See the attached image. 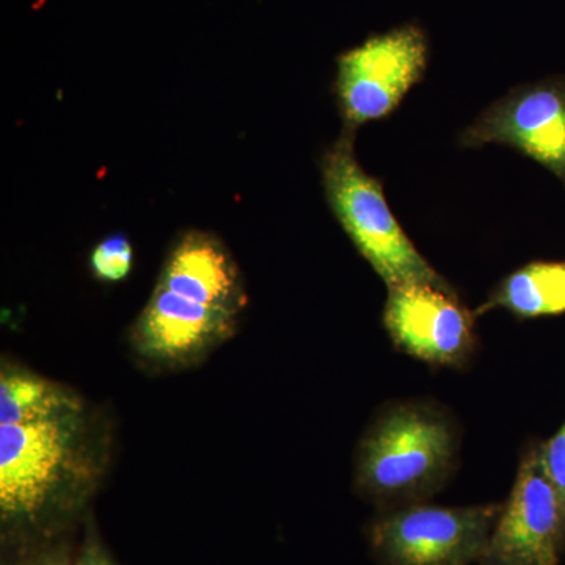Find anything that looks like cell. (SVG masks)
<instances>
[{
    "mask_svg": "<svg viewBox=\"0 0 565 565\" xmlns=\"http://www.w3.org/2000/svg\"><path fill=\"white\" fill-rule=\"evenodd\" d=\"M82 414L0 426V519L7 537H47L90 484Z\"/></svg>",
    "mask_w": 565,
    "mask_h": 565,
    "instance_id": "1",
    "label": "cell"
},
{
    "mask_svg": "<svg viewBox=\"0 0 565 565\" xmlns=\"http://www.w3.org/2000/svg\"><path fill=\"white\" fill-rule=\"evenodd\" d=\"M457 448L456 424L440 408L426 403L388 405L360 441L356 490L384 509L422 503L448 484Z\"/></svg>",
    "mask_w": 565,
    "mask_h": 565,
    "instance_id": "2",
    "label": "cell"
},
{
    "mask_svg": "<svg viewBox=\"0 0 565 565\" xmlns=\"http://www.w3.org/2000/svg\"><path fill=\"white\" fill-rule=\"evenodd\" d=\"M353 139L355 134L343 131L321 161L323 192L334 217L388 288L401 285L452 288L394 217L381 182L364 172L356 161Z\"/></svg>",
    "mask_w": 565,
    "mask_h": 565,
    "instance_id": "3",
    "label": "cell"
},
{
    "mask_svg": "<svg viewBox=\"0 0 565 565\" xmlns=\"http://www.w3.org/2000/svg\"><path fill=\"white\" fill-rule=\"evenodd\" d=\"M503 504L411 503L384 509L367 527L382 565H478Z\"/></svg>",
    "mask_w": 565,
    "mask_h": 565,
    "instance_id": "4",
    "label": "cell"
},
{
    "mask_svg": "<svg viewBox=\"0 0 565 565\" xmlns=\"http://www.w3.org/2000/svg\"><path fill=\"white\" fill-rule=\"evenodd\" d=\"M427 52L426 35L416 25L371 36L344 52L334 82L343 131L355 134L366 122L393 114L423 79Z\"/></svg>",
    "mask_w": 565,
    "mask_h": 565,
    "instance_id": "5",
    "label": "cell"
},
{
    "mask_svg": "<svg viewBox=\"0 0 565 565\" xmlns=\"http://www.w3.org/2000/svg\"><path fill=\"white\" fill-rule=\"evenodd\" d=\"M564 550L563 501L546 468L544 441H531L478 565H559Z\"/></svg>",
    "mask_w": 565,
    "mask_h": 565,
    "instance_id": "6",
    "label": "cell"
},
{
    "mask_svg": "<svg viewBox=\"0 0 565 565\" xmlns=\"http://www.w3.org/2000/svg\"><path fill=\"white\" fill-rule=\"evenodd\" d=\"M476 315L455 288L401 285L388 288L384 327L397 351L435 367H463L478 344Z\"/></svg>",
    "mask_w": 565,
    "mask_h": 565,
    "instance_id": "7",
    "label": "cell"
},
{
    "mask_svg": "<svg viewBox=\"0 0 565 565\" xmlns=\"http://www.w3.org/2000/svg\"><path fill=\"white\" fill-rule=\"evenodd\" d=\"M462 148L508 145L565 184V84L544 81L514 88L482 111L459 139Z\"/></svg>",
    "mask_w": 565,
    "mask_h": 565,
    "instance_id": "8",
    "label": "cell"
},
{
    "mask_svg": "<svg viewBox=\"0 0 565 565\" xmlns=\"http://www.w3.org/2000/svg\"><path fill=\"white\" fill-rule=\"evenodd\" d=\"M237 313L156 286L132 329L134 348L161 363H184L233 333Z\"/></svg>",
    "mask_w": 565,
    "mask_h": 565,
    "instance_id": "9",
    "label": "cell"
},
{
    "mask_svg": "<svg viewBox=\"0 0 565 565\" xmlns=\"http://www.w3.org/2000/svg\"><path fill=\"white\" fill-rule=\"evenodd\" d=\"M159 286L195 302L239 315L247 303L243 277L221 239L189 232L163 266Z\"/></svg>",
    "mask_w": 565,
    "mask_h": 565,
    "instance_id": "10",
    "label": "cell"
},
{
    "mask_svg": "<svg viewBox=\"0 0 565 565\" xmlns=\"http://www.w3.org/2000/svg\"><path fill=\"white\" fill-rule=\"evenodd\" d=\"M503 308L520 319L565 313V263L533 262L503 278L476 315Z\"/></svg>",
    "mask_w": 565,
    "mask_h": 565,
    "instance_id": "11",
    "label": "cell"
},
{
    "mask_svg": "<svg viewBox=\"0 0 565 565\" xmlns=\"http://www.w3.org/2000/svg\"><path fill=\"white\" fill-rule=\"evenodd\" d=\"M82 411L79 397L65 386L11 367L0 374V426L52 422Z\"/></svg>",
    "mask_w": 565,
    "mask_h": 565,
    "instance_id": "12",
    "label": "cell"
},
{
    "mask_svg": "<svg viewBox=\"0 0 565 565\" xmlns=\"http://www.w3.org/2000/svg\"><path fill=\"white\" fill-rule=\"evenodd\" d=\"M134 252L128 237L114 234L106 237L92 252L93 274L104 281H121L132 269Z\"/></svg>",
    "mask_w": 565,
    "mask_h": 565,
    "instance_id": "13",
    "label": "cell"
},
{
    "mask_svg": "<svg viewBox=\"0 0 565 565\" xmlns=\"http://www.w3.org/2000/svg\"><path fill=\"white\" fill-rule=\"evenodd\" d=\"M544 456L565 511V423L548 441H544Z\"/></svg>",
    "mask_w": 565,
    "mask_h": 565,
    "instance_id": "14",
    "label": "cell"
},
{
    "mask_svg": "<svg viewBox=\"0 0 565 565\" xmlns=\"http://www.w3.org/2000/svg\"><path fill=\"white\" fill-rule=\"evenodd\" d=\"M14 565H76V555L66 544L41 545Z\"/></svg>",
    "mask_w": 565,
    "mask_h": 565,
    "instance_id": "15",
    "label": "cell"
},
{
    "mask_svg": "<svg viewBox=\"0 0 565 565\" xmlns=\"http://www.w3.org/2000/svg\"><path fill=\"white\" fill-rule=\"evenodd\" d=\"M76 565H117L93 526L85 531L84 542L76 553Z\"/></svg>",
    "mask_w": 565,
    "mask_h": 565,
    "instance_id": "16",
    "label": "cell"
}]
</instances>
